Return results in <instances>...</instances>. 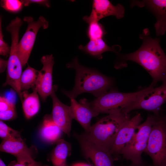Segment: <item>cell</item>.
Masks as SVG:
<instances>
[{
  "mask_svg": "<svg viewBox=\"0 0 166 166\" xmlns=\"http://www.w3.org/2000/svg\"><path fill=\"white\" fill-rule=\"evenodd\" d=\"M124 8L121 4L114 6L108 0H93L90 14L85 16L83 19L88 24L93 22H98L101 19L111 15L120 19L124 17Z\"/></svg>",
  "mask_w": 166,
  "mask_h": 166,
  "instance_id": "8fae6325",
  "label": "cell"
},
{
  "mask_svg": "<svg viewBox=\"0 0 166 166\" xmlns=\"http://www.w3.org/2000/svg\"><path fill=\"white\" fill-rule=\"evenodd\" d=\"M1 5L6 10L12 12H17L20 11L23 6L21 1L18 0H1Z\"/></svg>",
  "mask_w": 166,
  "mask_h": 166,
  "instance_id": "603a6c76",
  "label": "cell"
},
{
  "mask_svg": "<svg viewBox=\"0 0 166 166\" xmlns=\"http://www.w3.org/2000/svg\"><path fill=\"white\" fill-rule=\"evenodd\" d=\"M130 118L129 113L121 111L108 114L91 125L89 131L83 134L89 140L110 151L120 128Z\"/></svg>",
  "mask_w": 166,
  "mask_h": 166,
  "instance_id": "3957f363",
  "label": "cell"
},
{
  "mask_svg": "<svg viewBox=\"0 0 166 166\" xmlns=\"http://www.w3.org/2000/svg\"><path fill=\"white\" fill-rule=\"evenodd\" d=\"M131 6L148 8L156 19L155 27L156 35H164L166 32V0H135L131 2Z\"/></svg>",
  "mask_w": 166,
  "mask_h": 166,
  "instance_id": "9a60e30c",
  "label": "cell"
},
{
  "mask_svg": "<svg viewBox=\"0 0 166 166\" xmlns=\"http://www.w3.org/2000/svg\"><path fill=\"white\" fill-rule=\"evenodd\" d=\"M0 20V54L1 55L7 57L9 56L10 47L4 40L2 27V21Z\"/></svg>",
  "mask_w": 166,
  "mask_h": 166,
  "instance_id": "d4e9b609",
  "label": "cell"
},
{
  "mask_svg": "<svg viewBox=\"0 0 166 166\" xmlns=\"http://www.w3.org/2000/svg\"><path fill=\"white\" fill-rule=\"evenodd\" d=\"M70 99V107L73 119L80 124L85 133L88 132L91 126V119L98 114L92 108L90 103L86 99H81L79 102L74 98Z\"/></svg>",
  "mask_w": 166,
  "mask_h": 166,
  "instance_id": "2e32d148",
  "label": "cell"
},
{
  "mask_svg": "<svg viewBox=\"0 0 166 166\" xmlns=\"http://www.w3.org/2000/svg\"><path fill=\"white\" fill-rule=\"evenodd\" d=\"M62 131L53 121L51 115H46L44 118L39 134L45 142L51 143L60 139Z\"/></svg>",
  "mask_w": 166,
  "mask_h": 166,
  "instance_id": "ac0fdd59",
  "label": "cell"
},
{
  "mask_svg": "<svg viewBox=\"0 0 166 166\" xmlns=\"http://www.w3.org/2000/svg\"><path fill=\"white\" fill-rule=\"evenodd\" d=\"M78 48L80 50L98 59L102 58V54L106 51H112L116 54L121 49L119 45H114L110 47L107 45L104 38L94 40H89L85 45H80Z\"/></svg>",
  "mask_w": 166,
  "mask_h": 166,
  "instance_id": "e0dca14e",
  "label": "cell"
},
{
  "mask_svg": "<svg viewBox=\"0 0 166 166\" xmlns=\"http://www.w3.org/2000/svg\"><path fill=\"white\" fill-rule=\"evenodd\" d=\"M165 119L166 120V116L165 117Z\"/></svg>",
  "mask_w": 166,
  "mask_h": 166,
  "instance_id": "e575fe53",
  "label": "cell"
},
{
  "mask_svg": "<svg viewBox=\"0 0 166 166\" xmlns=\"http://www.w3.org/2000/svg\"></svg>",
  "mask_w": 166,
  "mask_h": 166,
  "instance_id": "8d00e7d4",
  "label": "cell"
},
{
  "mask_svg": "<svg viewBox=\"0 0 166 166\" xmlns=\"http://www.w3.org/2000/svg\"><path fill=\"white\" fill-rule=\"evenodd\" d=\"M14 104L4 97H0V112L3 111L14 108Z\"/></svg>",
  "mask_w": 166,
  "mask_h": 166,
  "instance_id": "4316f807",
  "label": "cell"
},
{
  "mask_svg": "<svg viewBox=\"0 0 166 166\" xmlns=\"http://www.w3.org/2000/svg\"><path fill=\"white\" fill-rule=\"evenodd\" d=\"M139 37L142 41L140 48L131 53L117 54L119 60L115 66L121 67L125 65L126 61H132L147 71L155 85L159 81L166 83V55L161 47L159 39L152 38L148 28L144 29Z\"/></svg>",
  "mask_w": 166,
  "mask_h": 166,
  "instance_id": "6da1fadb",
  "label": "cell"
},
{
  "mask_svg": "<svg viewBox=\"0 0 166 166\" xmlns=\"http://www.w3.org/2000/svg\"><path fill=\"white\" fill-rule=\"evenodd\" d=\"M68 68L75 70L74 86L70 91H64V93L70 99H75L83 93H91L96 98L108 91L113 84L110 77L97 70L87 68L80 64L77 57L66 65Z\"/></svg>",
  "mask_w": 166,
  "mask_h": 166,
  "instance_id": "7a4b0ae2",
  "label": "cell"
},
{
  "mask_svg": "<svg viewBox=\"0 0 166 166\" xmlns=\"http://www.w3.org/2000/svg\"><path fill=\"white\" fill-rule=\"evenodd\" d=\"M41 61L43 65L41 69L39 71L35 88L36 91L43 101L50 95L54 87L53 85L52 72L54 63L52 54L43 56Z\"/></svg>",
  "mask_w": 166,
  "mask_h": 166,
  "instance_id": "30bf717a",
  "label": "cell"
},
{
  "mask_svg": "<svg viewBox=\"0 0 166 166\" xmlns=\"http://www.w3.org/2000/svg\"><path fill=\"white\" fill-rule=\"evenodd\" d=\"M71 145L63 139L57 142L51 156L53 166H67L66 158L71 150Z\"/></svg>",
  "mask_w": 166,
  "mask_h": 166,
  "instance_id": "ffe728a7",
  "label": "cell"
},
{
  "mask_svg": "<svg viewBox=\"0 0 166 166\" xmlns=\"http://www.w3.org/2000/svg\"><path fill=\"white\" fill-rule=\"evenodd\" d=\"M29 93L27 90L22 92L21 101L23 111L26 117L30 119L38 112L40 107L38 92L35 90Z\"/></svg>",
  "mask_w": 166,
  "mask_h": 166,
  "instance_id": "d6986e66",
  "label": "cell"
},
{
  "mask_svg": "<svg viewBox=\"0 0 166 166\" xmlns=\"http://www.w3.org/2000/svg\"><path fill=\"white\" fill-rule=\"evenodd\" d=\"M122 166H153L151 165L147 164L144 163L142 162L140 164H134L132 163L131 164L128 165H124Z\"/></svg>",
  "mask_w": 166,
  "mask_h": 166,
  "instance_id": "1f68e13d",
  "label": "cell"
},
{
  "mask_svg": "<svg viewBox=\"0 0 166 166\" xmlns=\"http://www.w3.org/2000/svg\"><path fill=\"white\" fill-rule=\"evenodd\" d=\"M24 21L28 26L26 30L19 42L18 49V55L22 66L27 63L34 46L37 33L40 28H47L49 26L48 21L43 17H40L34 21L31 17L26 16Z\"/></svg>",
  "mask_w": 166,
  "mask_h": 166,
  "instance_id": "ba28073f",
  "label": "cell"
},
{
  "mask_svg": "<svg viewBox=\"0 0 166 166\" xmlns=\"http://www.w3.org/2000/svg\"><path fill=\"white\" fill-rule=\"evenodd\" d=\"M21 1L23 5L26 6L32 3H36L42 5L47 7L50 6V4L49 1L45 0H23Z\"/></svg>",
  "mask_w": 166,
  "mask_h": 166,
  "instance_id": "83f0119b",
  "label": "cell"
},
{
  "mask_svg": "<svg viewBox=\"0 0 166 166\" xmlns=\"http://www.w3.org/2000/svg\"><path fill=\"white\" fill-rule=\"evenodd\" d=\"M42 166H49L47 165H44L43 166L42 165Z\"/></svg>",
  "mask_w": 166,
  "mask_h": 166,
  "instance_id": "836d02e7",
  "label": "cell"
},
{
  "mask_svg": "<svg viewBox=\"0 0 166 166\" xmlns=\"http://www.w3.org/2000/svg\"><path fill=\"white\" fill-rule=\"evenodd\" d=\"M70 166H90L88 164L83 162L74 163Z\"/></svg>",
  "mask_w": 166,
  "mask_h": 166,
  "instance_id": "4dcf8cb0",
  "label": "cell"
},
{
  "mask_svg": "<svg viewBox=\"0 0 166 166\" xmlns=\"http://www.w3.org/2000/svg\"><path fill=\"white\" fill-rule=\"evenodd\" d=\"M0 150L14 156L19 163L34 160L33 149L27 147L21 135L3 139L0 144Z\"/></svg>",
  "mask_w": 166,
  "mask_h": 166,
  "instance_id": "5bb4252c",
  "label": "cell"
},
{
  "mask_svg": "<svg viewBox=\"0 0 166 166\" xmlns=\"http://www.w3.org/2000/svg\"><path fill=\"white\" fill-rule=\"evenodd\" d=\"M16 117L15 107L0 112V119L1 121H9L14 119Z\"/></svg>",
  "mask_w": 166,
  "mask_h": 166,
  "instance_id": "484cf974",
  "label": "cell"
},
{
  "mask_svg": "<svg viewBox=\"0 0 166 166\" xmlns=\"http://www.w3.org/2000/svg\"><path fill=\"white\" fill-rule=\"evenodd\" d=\"M38 72L39 71L28 66L22 73L20 78V85L22 92L35 88Z\"/></svg>",
  "mask_w": 166,
  "mask_h": 166,
  "instance_id": "44dd1931",
  "label": "cell"
},
{
  "mask_svg": "<svg viewBox=\"0 0 166 166\" xmlns=\"http://www.w3.org/2000/svg\"><path fill=\"white\" fill-rule=\"evenodd\" d=\"M154 85L133 93H124L112 89L97 97L90 103L92 108L98 114H109L121 111L124 108L138 100Z\"/></svg>",
  "mask_w": 166,
  "mask_h": 166,
  "instance_id": "277c9868",
  "label": "cell"
},
{
  "mask_svg": "<svg viewBox=\"0 0 166 166\" xmlns=\"http://www.w3.org/2000/svg\"><path fill=\"white\" fill-rule=\"evenodd\" d=\"M8 64V61H6L0 58V72L2 73L7 68Z\"/></svg>",
  "mask_w": 166,
  "mask_h": 166,
  "instance_id": "f546056e",
  "label": "cell"
},
{
  "mask_svg": "<svg viewBox=\"0 0 166 166\" xmlns=\"http://www.w3.org/2000/svg\"><path fill=\"white\" fill-rule=\"evenodd\" d=\"M67 166H68V165Z\"/></svg>",
  "mask_w": 166,
  "mask_h": 166,
  "instance_id": "d590c367",
  "label": "cell"
},
{
  "mask_svg": "<svg viewBox=\"0 0 166 166\" xmlns=\"http://www.w3.org/2000/svg\"><path fill=\"white\" fill-rule=\"evenodd\" d=\"M57 87L54 85L50 95L52 100V110L51 116L53 122L62 132L69 136L73 119L70 106L62 103L56 95Z\"/></svg>",
  "mask_w": 166,
  "mask_h": 166,
  "instance_id": "7c38bea8",
  "label": "cell"
},
{
  "mask_svg": "<svg viewBox=\"0 0 166 166\" xmlns=\"http://www.w3.org/2000/svg\"><path fill=\"white\" fill-rule=\"evenodd\" d=\"M0 166H6L5 164L1 159L0 160Z\"/></svg>",
  "mask_w": 166,
  "mask_h": 166,
  "instance_id": "d6a6232c",
  "label": "cell"
},
{
  "mask_svg": "<svg viewBox=\"0 0 166 166\" xmlns=\"http://www.w3.org/2000/svg\"><path fill=\"white\" fill-rule=\"evenodd\" d=\"M155 119V115H149L145 121L137 126V132H135L121 152V155L124 158L130 161L132 164L143 162L141 155L146 148Z\"/></svg>",
  "mask_w": 166,
  "mask_h": 166,
  "instance_id": "8992f818",
  "label": "cell"
},
{
  "mask_svg": "<svg viewBox=\"0 0 166 166\" xmlns=\"http://www.w3.org/2000/svg\"><path fill=\"white\" fill-rule=\"evenodd\" d=\"M20 135V132L9 127L2 121H0V137L3 139Z\"/></svg>",
  "mask_w": 166,
  "mask_h": 166,
  "instance_id": "cb8c5ba5",
  "label": "cell"
},
{
  "mask_svg": "<svg viewBox=\"0 0 166 166\" xmlns=\"http://www.w3.org/2000/svg\"><path fill=\"white\" fill-rule=\"evenodd\" d=\"M10 166H42V165L40 162H37L35 160L31 162H25L23 163H19L17 161L16 162H14L10 164Z\"/></svg>",
  "mask_w": 166,
  "mask_h": 166,
  "instance_id": "f1b7e54d",
  "label": "cell"
},
{
  "mask_svg": "<svg viewBox=\"0 0 166 166\" xmlns=\"http://www.w3.org/2000/svg\"><path fill=\"white\" fill-rule=\"evenodd\" d=\"M155 115V120L144 152L151 159L153 166H165L166 120L159 114Z\"/></svg>",
  "mask_w": 166,
  "mask_h": 166,
  "instance_id": "5b68a950",
  "label": "cell"
},
{
  "mask_svg": "<svg viewBox=\"0 0 166 166\" xmlns=\"http://www.w3.org/2000/svg\"><path fill=\"white\" fill-rule=\"evenodd\" d=\"M142 119L140 114L138 113L127 120L122 125L110 150L112 156H117L121 155L123 148L132 139Z\"/></svg>",
  "mask_w": 166,
  "mask_h": 166,
  "instance_id": "4fadbf2b",
  "label": "cell"
},
{
  "mask_svg": "<svg viewBox=\"0 0 166 166\" xmlns=\"http://www.w3.org/2000/svg\"><path fill=\"white\" fill-rule=\"evenodd\" d=\"M75 136L83 155L90 166H115L109 149L89 140L83 134Z\"/></svg>",
  "mask_w": 166,
  "mask_h": 166,
  "instance_id": "9c48e42d",
  "label": "cell"
},
{
  "mask_svg": "<svg viewBox=\"0 0 166 166\" xmlns=\"http://www.w3.org/2000/svg\"><path fill=\"white\" fill-rule=\"evenodd\" d=\"M154 87L138 100L123 108L122 112L128 114L134 110L142 109L159 114L161 106L166 102V83L159 87Z\"/></svg>",
  "mask_w": 166,
  "mask_h": 166,
  "instance_id": "52a82bcc",
  "label": "cell"
},
{
  "mask_svg": "<svg viewBox=\"0 0 166 166\" xmlns=\"http://www.w3.org/2000/svg\"><path fill=\"white\" fill-rule=\"evenodd\" d=\"M86 35L89 40L104 38L106 32L103 26L98 22H93L89 24Z\"/></svg>",
  "mask_w": 166,
  "mask_h": 166,
  "instance_id": "7402d4cb",
  "label": "cell"
}]
</instances>
